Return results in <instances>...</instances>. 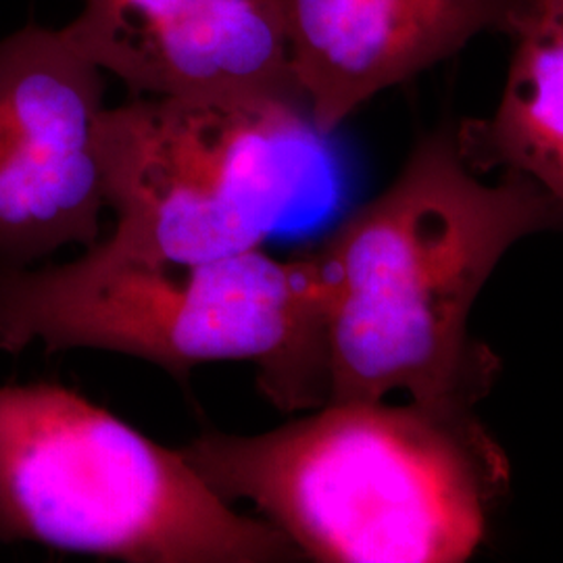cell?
Instances as JSON below:
<instances>
[{
  "instance_id": "7",
  "label": "cell",
  "mask_w": 563,
  "mask_h": 563,
  "mask_svg": "<svg viewBox=\"0 0 563 563\" xmlns=\"http://www.w3.org/2000/svg\"><path fill=\"white\" fill-rule=\"evenodd\" d=\"M65 36L136 97H299L280 0H84Z\"/></svg>"
},
{
  "instance_id": "10",
  "label": "cell",
  "mask_w": 563,
  "mask_h": 563,
  "mask_svg": "<svg viewBox=\"0 0 563 563\" xmlns=\"http://www.w3.org/2000/svg\"><path fill=\"white\" fill-rule=\"evenodd\" d=\"M522 25L543 27L563 38V0H516V13L507 34Z\"/></svg>"
},
{
  "instance_id": "9",
  "label": "cell",
  "mask_w": 563,
  "mask_h": 563,
  "mask_svg": "<svg viewBox=\"0 0 563 563\" xmlns=\"http://www.w3.org/2000/svg\"><path fill=\"white\" fill-rule=\"evenodd\" d=\"M504 95L488 120L457 134L472 169L522 174L563 207V38L534 25L516 27Z\"/></svg>"
},
{
  "instance_id": "3",
  "label": "cell",
  "mask_w": 563,
  "mask_h": 563,
  "mask_svg": "<svg viewBox=\"0 0 563 563\" xmlns=\"http://www.w3.org/2000/svg\"><path fill=\"white\" fill-rule=\"evenodd\" d=\"M332 307L318 253L144 262L95 242L74 262L0 267V351H104L178 380L205 363H251L267 401L302 413L330 401Z\"/></svg>"
},
{
  "instance_id": "5",
  "label": "cell",
  "mask_w": 563,
  "mask_h": 563,
  "mask_svg": "<svg viewBox=\"0 0 563 563\" xmlns=\"http://www.w3.org/2000/svg\"><path fill=\"white\" fill-rule=\"evenodd\" d=\"M322 136L297 97H134L107 107L104 249L199 263L263 249L301 197Z\"/></svg>"
},
{
  "instance_id": "6",
  "label": "cell",
  "mask_w": 563,
  "mask_h": 563,
  "mask_svg": "<svg viewBox=\"0 0 563 563\" xmlns=\"http://www.w3.org/2000/svg\"><path fill=\"white\" fill-rule=\"evenodd\" d=\"M102 71L63 30L0 42V267L101 241Z\"/></svg>"
},
{
  "instance_id": "1",
  "label": "cell",
  "mask_w": 563,
  "mask_h": 563,
  "mask_svg": "<svg viewBox=\"0 0 563 563\" xmlns=\"http://www.w3.org/2000/svg\"><path fill=\"white\" fill-rule=\"evenodd\" d=\"M562 223V205L522 174L481 180L455 132L418 142L399 176L316 251L334 295L328 402L405 393L472 409L499 372L470 336L474 302L514 244Z\"/></svg>"
},
{
  "instance_id": "2",
  "label": "cell",
  "mask_w": 563,
  "mask_h": 563,
  "mask_svg": "<svg viewBox=\"0 0 563 563\" xmlns=\"http://www.w3.org/2000/svg\"><path fill=\"white\" fill-rule=\"evenodd\" d=\"M228 504L323 563H463L509 484L472 409L325 402L262 434L180 446Z\"/></svg>"
},
{
  "instance_id": "4",
  "label": "cell",
  "mask_w": 563,
  "mask_h": 563,
  "mask_svg": "<svg viewBox=\"0 0 563 563\" xmlns=\"http://www.w3.org/2000/svg\"><path fill=\"white\" fill-rule=\"evenodd\" d=\"M18 543L123 563L305 560L181 449L53 383L0 386V544Z\"/></svg>"
},
{
  "instance_id": "8",
  "label": "cell",
  "mask_w": 563,
  "mask_h": 563,
  "mask_svg": "<svg viewBox=\"0 0 563 563\" xmlns=\"http://www.w3.org/2000/svg\"><path fill=\"white\" fill-rule=\"evenodd\" d=\"M292 84L316 132L462 51L509 32L516 0H280Z\"/></svg>"
}]
</instances>
